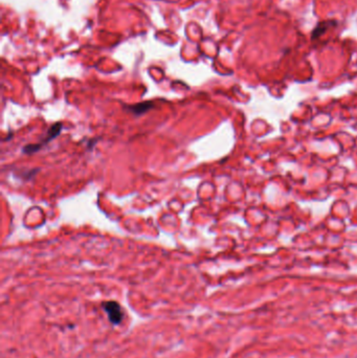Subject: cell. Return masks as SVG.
<instances>
[{
  "mask_svg": "<svg viewBox=\"0 0 357 358\" xmlns=\"http://www.w3.org/2000/svg\"><path fill=\"white\" fill-rule=\"evenodd\" d=\"M103 309L108 315L111 324L119 325L124 318V312L121 310L120 305L115 301H108L103 303Z\"/></svg>",
  "mask_w": 357,
  "mask_h": 358,
  "instance_id": "7a4b0ae2",
  "label": "cell"
},
{
  "mask_svg": "<svg viewBox=\"0 0 357 358\" xmlns=\"http://www.w3.org/2000/svg\"><path fill=\"white\" fill-rule=\"evenodd\" d=\"M62 128H63V124L61 123V121L55 123L48 129V134L45 135V138L40 143H34V144H26V146L24 147V149H22V152H24V153H25V154L36 153V152L39 151L48 143H49L50 141H52L55 138H57V136L60 134V132L62 131Z\"/></svg>",
  "mask_w": 357,
  "mask_h": 358,
  "instance_id": "6da1fadb",
  "label": "cell"
},
{
  "mask_svg": "<svg viewBox=\"0 0 357 358\" xmlns=\"http://www.w3.org/2000/svg\"><path fill=\"white\" fill-rule=\"evenodd\" d=\"M154 104L152 102H143V103H140V104H135V105H130L127 106V109L132 112L135 116H142L143 113L147 112L148 110H150L151 108H153Z\"/></svg>",
  "mask_w": 357,
  "mask_h": 358,
  "instance_id": "3957f363",
  "label": "cell"
}]
</instances>
